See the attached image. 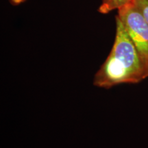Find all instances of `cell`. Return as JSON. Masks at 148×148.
<instances>
[{
    "label": "cell",
    "instance_id": "obj_1",
    "mask_svg": "<svg viewBox=\"0 0 148 148\" xmlns=\"http://www.w3.org/2000/svg\"><path fill=\"white\" fill-rule=\"evenodd\" d=\"M148 77L132 40L116 16V34L110 53L95 73L93 84L110 88L121 84H137Z\"/></svg>",
    "mask_w": 148,
    "mask_h": 148
},
{
    "label": "cell",
    "instance_id": "obj_2",
    "mask_svg": "<svg viewBox=\"0 0 148 148\" xmlns=\"http://www.w3.org/2000/svg\"><path fill=\"white\" fill-rule=\"evenodd\" d=\"M116 16L132 40L148 73V23L134 0L119 9Z\"/></svg>",
    "mask_w": 148,
    "mask_h": 148
},
{
    "label": "cell",
    "instance_id": "obj_3",
    "mask_svg": "<svg viewBox=\"0 0 148 148\" xmlns=\"http://www.w3.org/2000/svg\"><path fill=\"white\" fill-rule=\"evenodd\" d=\"M134 0H101V3L98 8V12L101 14H108L114 10H119Z\"/></svg>",
    "mask_w": 148,
    "mask_h": 148
},
{
    "label": "cell",
    "instance_id": "obj_4",
    "mask_svg": "<svg viewBox=\"0 0 148 148\" xmlns=\"http://www.w3.org/2000/svg\"><path fill=\"white\" fill-rule=\"evenodd\" d=\"M134 3L148 23V0H134Z\"/></svg>",
    "mask_w": 148,
    "mask_h": 148
},
{
    "label": "cell",
    "instance_id": "obj_5",
    "mask_svg": "<svg viewBox=\"0 0 148 148\" xmlns=\"http://www.w3.org/2000/svg\"><path fill=\"white\" fill-rule=\"evenodd\" d=\"M10 1L13 5H19L26 1V0H10Z\"/></svg>",
    "mask_w": 148,
    "mask_h": 148
}]
</instances>
